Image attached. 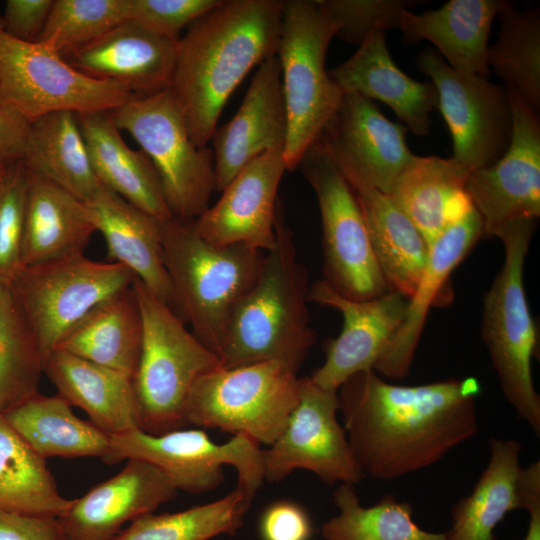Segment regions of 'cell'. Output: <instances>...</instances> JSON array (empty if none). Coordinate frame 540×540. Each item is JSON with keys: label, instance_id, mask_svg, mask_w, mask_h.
<instances>
[{"label": "cell", "instance_id": "1", "mask_svg": "<svg viewBox=\"0 0 540 540\" xmlns=\"http://www.w3.org/2000/svg\"><path fill=\"white\" fill-rule=\"evenodd\" d=\"M474 377L397 385L374 370L337 391L339 413L364 476L391 481L434 465L478 432Z\"/></svg>", "mask_w": 540, "mask_h": 540}, {"label": "cell", "instance_id": "2", "mask_svg": "<svg viewBox=\"0 0 540 540\" xmlns=\"http://www.w3.org/2000/svg\"><path fill=\"white\" fill-rule=\"evenodd\" d=\"M281 11L280 0H223L180 36L170 89L198 147L249 71L276 55Z\"/></svg>", "mask_w": 540, "mask_h": 540}, {"label": "cell", "instance_id": "3", "mask_svg": "<svg viewBox=\"0 0 540 540\" xmlns=\"http://www.w3.org/2000/svg\"><path fill=\"white\" fill-rule=\"evenodd\" d=\"M275 235L274 247L233 314L220 355L224 368L277 361L297 373L316 341L307 306L308 274L278 208Z\"/></svg>", "mask_w": 540, "mask_h": 540}, {"label": "cell", "instance_id": "4", "mask_svg": "<svg viewBox=\"0 0 540 540\" xmlns=\"http://www.w3.org/2000/svg\"><path fill=\"white\" fill-rule=\"evenodd\" d=\"M164 264L174 311L220 359L233 314L255 282L265 253L245 245L216 246L197 235L193 220L162 223Z\"/></svg>", "mask_w": 540, "mask_h": 540}, {"label": "cell", "instance_id": "5", "mask_svg": "<svg viewBox=\"0 0 540 540\" xmlns=\"http://www.w3.org/2000/svg\"><path fill=\"white\" fill-rule=\"evenodd\" d=\"M142 317V346L133 378L140 429L154 435L187 425L186 407L196 382L221 367L207 348L167 304L134 277Z\"/></svg>", "mask_w": 540, "mask_h": 540}, {"label": "cell", "instance_id": "6", "mask_svg": "<svg viewBox=\"0 0 540 540\" xmlns=\"http://www.w3.org/2000/svg\"><path fill=\"white\" fill-rule=\"evenodd\" d=\"M536 221L516 223L499 239L504 262L483 300L481 336L503 395L540 438V396L532 378L537 330L523 282L524 263Z\"/></svg>", "mask_w": 540, "mask_h": 540}, {"label": "cell", "instance_id": "7", "mask_svg": "<svg viewBox=\"0 0 540 540\" xmlns=\"http://www.w3.org/2000/svg\"><path fill=\"white\" fill-rule=\"evenodd\" d=\"M335 34V24L318 0L282 1L276 56L288 117L283 150L287 170L299 166L343 98L325 68L327 49Z\"/></svg>", "mask_w": 540, "mask_h": 540}, {"label": "cell", "instance_id": "8", "mask_svg": "<svg viewBox=\"0 0 540 540\" xmlns=\"http://www.w3.org/2000/svg\"><path fill=\"white\" fill-rule=\"evenodd\" d=\"M111 114L152 162L173 216L201 215L216 189L213 153L193 142L172 90L135 95Z\"/></svg>", "mask_w": 540, "mask_h": 540}, {"label": "cell", "instance_id": "9", "mask_svg": "<svg viewBox=\"0 0 540 540\" xmlns=\"http://www.w3.org/2000/svg\"><path fill=\"white\" fill-rule=\"evenodd\" d=\"M300 378L277 361L219 367L194 385L186 407L188 424L243 434L270 446L299 400Z\"/></svg>", "mask_w": 540, "mask_h": 540}, {"label": "cell", "instance_id": "10", "mask_svg": "<svg viewBox=\"0 0 540 540\" xmlns=\"http://www.w3.org/2000/svg\"><path fill=\"white\" fill-rule=\"evenodd\" d=\"M134 96L118 83L77 70L50 42L11 37L0 16V106L32 123L57 111L111 112Z\"/></svg>", "mask_w": 540, "mask_h": 540}, {"label": "cell", "instance_id": "11", "mask_svg": "<svg viewBox=\"0 0 540 540\" xmlns=\"http://www.w3.org/2000/svg\"><path fill=\"white\" fill-rule=\"evenodd\" d=\"M138 459L158 468L177 491L199 494L224 481L223 467L237 472L236 487L254 498L264 478L262 449L252 438L237 434L219 444L202 430H173L154 435L140 428L110 436L108 465Z\"/></svg>", "mask_w": 540, "mask_h": 540}, {"label": "cell", "instance_id": "12", "mask_svg": "<svg viewBox=\"0 0 540 540\" xmlns=\"http://www.w3.org/2000/svg\"><path fill=\"white\" fill-rule=\"evenodd\" d=\"M299 166L320 209L323 280L338 294L353 300H368L389 291L355 194L320 138Z\"/></svg>", "mask_w": 540, "mask_h": 540}, {"label": "cell", "instance_id": "13", "mask_svg": "<svg viewBox=\"0 0 540 540\" xmlns=\"http://www.w3.org/2000/svg\"><path fill=\"white\" fill-rule=\"evenodd\" d=\"M133 279V273L120 263L98 262L80 253L24 266L10 288L45 362L78 321L103 300L131 286Z\"/></svg>", "mask_w": 540, "mask_h": 540}, {"label": "cell", "instance_id": "14", "mask_svg": "<svg viewBox=\"0 0 540 540\" xmlns=\"http://www.w3.org/2000/svg\"><path fill=\"white\" fill-rule=\"evenodd\" d=\"M418 69L431 78L453 140V159L473 172L495 163L512 133L508 90L476 74L451 68L435 49L423 50Z\"/></svg>", "mask_w": 540, "mask_h": 540}, {"label": "cell", "instance_id": "15", "mask_svg": "<svg viewBox=\"0 0 540 540\" xmlns=\"http://www.w3.org/2000/svg\"><path fill=\"white\" fill-rule=\"evenodd\" d=\"M337 391L300 378L299 400L281 434L262 450L264 478L279 482L296 469L327 484L359 483L364 474L338 420Z\"/></svg>", "mask_w": 540, "mask_h": 540}, {"label": "cell", "instance_id": "16", "mask_svg": "<svg viewBox=\"0 0 540 540\" xmlns=\"http://www.w3.org/2000/svg\"><path fill=\"white\" fill-rule=\"evenodd\" d=\"M512 133L502 157L470 173L466 194L482 218L483 236L540 216V121L519 96L508 91Z\"/></svg>", "mask_w": 540, "mask_h": 540}, {"label": "cell", "instance_id": "17", "mask_svg": "<svg viewBox=\"0 0 540 540\" xmlns=\"http://www.w3.org/2000/svg\"><path fill=\"white\" fill-rule=\"evenodd\" d=\"M406 132V126L387 119L373 101L347 93L319 138L345 178L388 195L414 157Z\"/></svg>", "mask_w": 540, "mask_h": 540}, {"label": "cell", "instance_id": "18", "mask_svg": "<svg viewBox=\"0 0 540 540\" xmlns=\"http://www.w3.org/2000/svg\"><path fill=\"white\" fill-rule=\"evenodd\" d=\"M309 301L339 311V335L325 344V360L310 376L320 387L338 391L353 375L373 370L401 326L408 298L389 290L368 300L338 294L323 279L309 288Z\"/></svg>", "mask_w": 540, "mask_h": 540}, {"label": "cell", "instance_id": "19", "mask_svg": "<svg viewBox=\"0 0 540 540\" xmlns=\"http://www.w3.org/2000/svg\"><path fill=\"white\" fill-rule=\"evenodd\" d=\"M283 150H268L249 162L220 199L193 220L197 235L216 246L270 251L276 239L278 187L287 170Z\"/></svg>", "mask_w": 540, "mask_h": 540}, {"label": "cell", "instance_id": "20", "mask_svg": "<svg viewBox=\"0 0 540 540\" xmlns=\"http://www.w3.org/2000/svg\"><path fill=\"white\" fill-rule=\"evenodd\" d=\"M288 117L276 55L256 71L235 115L212 134L216 191L262 153L285 146Z\"/></svg>", "mask_w": 540, "mask_h": 540}, {"label": "cell", "instance_id": "21", "mask_svg": "<svg viewBox=\"0 0 540 540\" xmlns=\"http://www.w3.org/2000/svg\"><path fill=\"white\" fill-rule=\"evenodd\" d=\"M177 492L154 465L129 459L119 473L71 500L59 520L69 540H114L126 522L153 513Z\"/></svg>", "mask_w": 540, "mask_h": 540}, {"label": "cell", "instance_id": "22", "mask_svg": "<svg viewBox=\"0 0 540 540\" xmlns=\"http://www.w3.org/2000/svg\"><path fill=\"white\" fill-rule=\"evenodd\" d=\"M489 461L471 493L451 508L447 540H498L495 529L508 513L525 510L540 495V462L520 465L521 443L491 438Z\"/></svg>", "mask_w": 540, "mask_h": 540}, {"label": "cell", "instance_id": "23", "mask_svg": "<svg viewBox=\"0 0 540 540\" xmlns=\"http://www.w3.org/2000/svg\"><path fill=\"white\" fill-rule=\"evenodd\" d=\"M177 46L178 41L126 20L98 39L68 51L65 59L88 76L113 81L134 95L145 96L171 87Z\"/></svg>", "mask_w": 540, "mask_h": 540}, {"label": "cell", "instance_id": "24", "mask_svg": "<svg viewBox=\"0 0 540 540\" xmlns=\"http://www.w3.org/2000/svg\"><path fill=\"white\" fill-rule=\"evenodd\" d=\"M483 236L482 218L471 204L429 245L428 258L414 293L408 298L404 320L376 363L374 371L389 379L405 378L410 371L430 307L453 270Z\"/></svg>", "mask_w": 540, "mask_h": 540}, {"label": "cell", "instance_id": "25", "mask_svg": "<svg viewBox=\"0 0 540 540\" xmlns=\"http://www.w3.org/2000/svg\"><path fill=\"white\" fill-rule=\"evenodd\" d=\"M384 30L372 32L345 62L329 71L343 94H358L387 104L415 135L430 132V114L438 109L432 81L412 79L391 58Z\"/></svg>", "mask_w": 540, "mask_h": 540}, {"label": "cell", "instance_id": "26", "mask_svg": "<svg viewBox=\"0 0 540 540\" xmlns=\"http://www.w3.org/2000/svg\"><path fill=\"white\" fill-rule=\"evenodd\" d=\"M106 242L111 262L129 269L159 300L174 310L173 291L164 264L162 223L102 184L86 202Z\"/></svg>", "mask_w": 540, "mask_h": 540}, {"label": "cell", "instance_id": "27", "mask_svg": "<svg viewBox=\"0 0 540 540\" xmlns=\"http://www.w3.org/2000/svg\"><path fill=\"white\" fill-rule=\"evenodd\" d=\"M44 373L60 397L83 410L89 421L109 436L140 428L130 376L60 349L48 356Z\"/></svg>", "mask_w": 540, "mask_h": 540}, {"label": "cell", "instance_id": "28", "mask_svg": "<svg viewBox=\"0 0 540 540\" xmlns=\"http://www.w3.org/2000/svg\"><path fill=\"white\" fill-rule=\"evenodd\" d=\"M501 0H451L438 9L420 14L408 9L400 16L399 29L407 43L428 40L453 69L488 75V39Z\"/></svg>", "mask_w": 540, "mask_h": 540}, {"label": "cell", "instance_id": "29", "mask_svg": "<svg viewBox=\"0 0 540 540\" xmlns=\"http://www.w3.org/2000/svg\"><path fill=\"white\" fill-rule=\"evenodd\" d=\"M77 117L101 184L161 222L174 217L152 162L142 150L127 145L111 112Z\"/></svg>", "mask_w": 540, "mask_h": 540}, {"label": "cell", "instance_id": "30", "mask_svg": "<svg viewBox=\"0 0 540 540\" xmlns=\"http://www.w3.org/2000/svg\"><path fill=\"white\" fill-rule=\"evenodd\" d=\"M94 232L96 228L85 201L29 171L24 266L83 253Z\"/></svg>", "mask_w": 540, "mask_h": 540}, {"label": "cell", "instance_id": "31", "mask_svg": "<svg viewBox=\"0 0 540 540\" xmlns=\"http://www.w3.org/2000/svg\"><path fill=\"white\" fill-rule=\"evenodd\" d=\"M360 206L371 246L390 290L409 298L425 268L429 247L391 197L357 179H347Z\"/></svg>", "mask_w": 540, "mask_h": 540}, {"label": "cell", "instance_id": "32", "mask_svg": "<svg viewBox=\"0 0 540 540\" xmlns=\"http://www.w3.org/2000/svg\"><path fill=\"white\" fill-rule=\"evenodd\" d=\"M470 173L452 157L414 155L388 194L428 247L471 205L465 190Z\"/></svg>", "mask_w": 540, "mask_h": 540}, {"label": "cell", "instance_id": "33", "mask_svg": "<svg viewBox=\"0 0 540 540\" xmlns=\"http://www.w3.org/2000/svg\"><path fill=\"white\" fill-rule=\"evenodd\" d=\"M142 346V317L131 286L92 308L56 349L134 378Z\"/></svg>", "mask_w": 540, "mask_h": 540}, {"label": "cell", "instance_id": "34", "mask_svg": "<svg viewBox=\"0 0 540 540\" xmlns=\"http://www.w3.org/2000/svg\"><path fill=\"white\" fill-rule=\"evenodd\" d=\"M27 169L88 202L101 188L77 114L49 113L30 125L22 159Z\"/></svg>", "mask_w": 540, "mask_h": 540}, {"label": "cell", "instance_id": "35", "mask_svg": "<svg viewBox=\"0 0 540 540\" xmlns=\"http://www.w3.org/2000/svg\"><path fill=\"white\" fill-rule=\"evenodd\" d=\"M58 394L38 393L2 414L24 441L42 458H103L110 436L90 421L77 417Z\"/></svg>", "mask_w": 540, "mask_h": 540}, {"label": "cell", "instance_id": "36", "mask_svg": "<svg viewBox=\"0 0 540 540\" xmlns=\"http://www.w3.org/2000/svg\"><path fill=\"white\" fill-rule=\"evenodd\" d=\"M70 504L59 492L46 459L0 414V509L59 518Z\"/></svg>", "mask_w": 540, "mask_h": 540}, {"label": "cell", "instance_id": "37", "mask_svg": "<svg viewBox=\"0 0 540 540\" xmlns=\"http://www.w3.org/2000/svg\"><path fill=\"white\" fill-rule=\"evenodd\" d=\"M497 41L488 48L487 64L503 80L505 88L530 108H540V13L519 10L504 1L498 12Z\"/></svg>", "mask_w": 540, "mask_h": 540}, {"label": "cell", "instance_id": "38", "mask_svg": "<svg viewBox=\"0 0 540 540\" xmlns=\"http://www.w3.org/2000/svg\"><path fill=\"white\" fill-rule=\"evenodd\" d=\"M338 515L322 525L325 540H447L413 520L409 502L386 494L372 506H362L354 485L341 483L333 494Z\"/></svg>", "mask_w": 540, "mask_h": 540}, {"label": "cell", "instance_id": "39", "mask_svg": "<svg viewBox=\"0 0 540 540\" xmlns=\"http://www.w3.org/2000/svg\"><path fill=\"white\" fill-rule=\"evenodd\" d=\"M44 358L10 286L0 284V414L39 393Z\"/></svg>", "mask_w": 540, "mask_h": 540}, {"label": "cell", "instance_id": "40", "mask_svg": "<svg viewBox=\"0 0 540 540\" xmlns=\"http://www.w3.org/2000/svg\"><path fill=\"white\" fill-rule=\"evenodd\" d=\"M254 498L235 487L223 498L189 509L145 514L131 522L114 540H209L234 535L243 525Z\"/></svg>", "mask_w": 540, "mask_h": 540}, {"label": "cell", "instance_id": "41", "mask_svg": "<svg viewBox=\"0 0 540 540\" xmlns=\"http://www.w3.org/2000/svg\"><path fill=\"white\" fill-rule=\"evenodd\" d=\"M131 0H54L38 41L61 53L84 46L129 20Z\"/></svg>", "mask_w": 540, "mask_h": 540}, {"label": "cell", "instance_id": "42", "mask_svg": "<svg viewBox=\"0 0 540 540\" xmlns=\"http://www.w3.org/2000/svg\"><path fill=\"white\" fill-rule=\"evenodd\" d=\"M29 171L23 161L9 165L0 181V284L10 286L23 264Z\"/></svg>", "mask_w": 540, "mask_h": 540}, {"label": "cell", "instance_id": "43", "mask_svg": "<svg viewBox=\"0 0 540 540\" xmlns=\"http://www.w3.org/2000/svg\"><path fill=\"white\" fill-rule=\"evenodd\" d=\"M336 27L335 36L361 44L372 32L399 27L401 13L414 2L403 0H318Z\"/></svg>", "mask_w": 540, "mask_h": 540}, {"label": "cell", "instance_id": "44", "mask_svg": "<svg viewBox=\"0 0 540 540\" xmlns=\"http://www.w3.org/2000/svg\"><path fill=\"white\" fill-rule=\"evenodd\" d=\"M223 0H131L129 20L168 39L178 41L181 31Z\"/></svg>", "mask_w": 540, "mask_h": 540}, {"label": "cell", "instance_id": "45", "mask_svg": "<svg viewBox=\"0 0 540 540\" xmlns=\"http://www.w3.org/2000/svg\"><path fill=\"white\" fill-rule=\"evenodd\" d=\"M312 530L307 512L297 503L287 500L269 505L260 521L263 540H309Z\"/></svg>", "mask_w": 540, "mask_h": 540}, {"label": "cell", "instance_id": "46", "mask_svg": "<svg viewBox=\"0 0 540 540\" xmlns=\"http://www.w3.org/2000/svg\"><path fill=\"white\" fill-rule=\"evenodd\" d=\"M54 0H7L1 16L3 30L11 37L38 41Z\"/></svg>", "mask_w": 540, "mask_h": 540}, {"label": "cell", "instance_id": "47", "mask_svg": "<svg viewBox=\"0 0 540 540\" xmlns=\"http://www.w3.org/2000/svg\"><path fill=\"white\" fill-rule=\"evenodd\" d=\"M0 540H69L58 517L0 509Z\"/></svg>", "mask_w": 540, "mask_h": 540}, {"label": "cell", "instance_id": "48", "mask_svg": "<svg viewBox=\"0 0 540 540\" xmlns=\"http://www.w3.org/2000/svg\"><path fill=\"white\" fill-rule=\"evenodd\" d=\"M30 125L18 112L0 106V165L8 166L23 159Z\"/></svg>", "mask_w": 540, "mask_h": 540}, {"label": "cell", "instance_id": "49", "mask_svg": "<svg viewBox=\"0 0 540 540\" xmlns=\"http://www.w3.org/2000/svg\"><path fill=\"white\" fill-rule=\"evenodd\" d=\"M526 511L529 515L528 527L520 540H540V498L534 499Z\"/></svg>", "mask_w": 540, "mask_h": 540}, {"label": "cell", "instance_id": "50", "mask_svg": "<svg viewBox=\"0 0 540 540\" xmlns=\"http://www.w3.org/2000/svg\"><path fill=\"white\" fill-rule=\"evenodd\" d=\"M11 165V164H10ZM9 166V165H8ZM8 166L0 165V181L2 180Z\"/></svg>", "mask_w": 540, "mask_h": 540}]
</instances>
